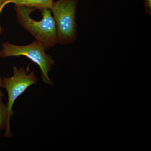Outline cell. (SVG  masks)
<instances>
[{
  "label": "cell",
  "instance_id": "cell-1",
  "mask_svg": "<svg viewBox=\"0 0 151 151\" xmlns=\"http://www.w3.org/2000/svg\"><path fill=\"white\" fill-rule=\"evenodd\" d=\"M14 9L19 24L33 36L36 40L42 43L46 50L58 44L56 24L50 9H45L41 11L42 19L37 21L30 16L32 12L36 10L35 9L15 5Z\"/></svg>",
  "mask_w": 151,
  "mask_h": 151
},
{
  "label": "cell",
  "instance_id": "cell-2",
  "mask_svg": "<svg viewBox=\"0 0 151 151\" xmlns=\"http://www.w3.org/2000/svg\"><path fill=\"white\" fill-rule=\"evenodd\" d=\"M79 0H58L51 9L56 24L58 43L69 45L77 39L76 8Z\"/></svg>",
  "mask_w": 151,
  "mask_h": 151
},
{
  "label": "cell",
  "instance_id": "cell-3",
  "mask_svg": "<svg viewBox=\"0 0 151 151\" xmlns=\"http://www.w3.org/2000/svg\"><path fill=\"white\" fill-rule=\"evenodd\" d=\"M0 57L6 58L11 56H24L38 65L41 70V77L43 83L53 86L48 74L55 64L52 57L46 54L45 47L42 43L35 40L26 45H16L5 42L1 44Z\"/></svg>",
  "mask_w": 151,
  "mask_h": 151
},
{
  "label": "cell",
  "instance_id": "cell-4",
  "mask_svg": "<svg viewBox=\"0 0 151 151\" xmlns=\"http://www.w3.org/2000/svg\"><path fill=\"white\" fill-rule=\"evenodd\" d=\"M38 83V78L35 72H29V65L26 69L23 66H14L13 75L2 78L1 88L5 89L7 93L8 100L7 106L11 118L14 113L13 107L17 99L29 86Z\"/></svg>",
  "mask_w": 151,
  "mask_h": 151
},
{
  "label": "cell",
  "instance_id": "cell-5",
  "mask_svg": "<svg viewBox=\"0 0 151 151\" xmlns=\"http://www.w3.org/2000/svg\"><path fill=\"white\" fill-rule=\"evenodd\" d=\"M5 6L10 3L17 5L24 6L38 9L40 11L43 9L51 10L53 0H3Z\"/></svg>",
  "mask_w": 151,
  "mask_h": 151
},
{
  "label": "cell",
  "instance_id": "cell-6",
  "mask_svg": "<svg viewBox=\"0 0 151 151\" xmlns=\"http://www.w3.org/2000/svg\"><path fill=\"white\" fill-rule=\"evenodd\" d=\"M3 93H0V130L5 131L4 137L11 138L12 133L10 128L11 117L9 114L7 105L3 102Z\"/></svg>",
  "mask_w": 151,
  "mask_h": 151
},
{
  "label": "cell",
  "instance_id": "cell-7",
  "mask_svg": "<svg viewBox=\"0 0 151 151\" xmlns=\"http://www.w3.org/2000/svg\"><path fill=\"white\" fill-rule=\"evenodd\" d=\"M144 6L145 11L150 15H151V0H144Z\"/></svg>",
  "mask_w": 151,
  "mask_h": 151
},
{
  "label": "cell",
  "instance_id": "cell-8",
  "mask_svg": "<svg viewBox=\"0 0 151 151\" xmlns=\"http://www.w3.org/2000/svg\"><path fill=\"white\" fill-rule=\"evenodd\" d=\"M4 4V1L3 0H0V14H1V12L2 11L3 9L4 8L5 6ZM3 32V28L1 27L0 26V34L1 33ZM2 84V78L0 77V93H2L1 90V86Z\"/></svg>",
  "mask_w": 151,
  "mask_h": 151
},
{
  "label": "cell",
  "instance_id": "cell-9",
  "mask_svg": "<svg viewBox=\"0 0 151 151\" xmlns=\"http://www.w3.org/2000/svg\"><path fill=\"white\" fill-rule=\"evenodd\" d=\"M0 131H1V130H0ZM1 137V132H0V137Z\"/></svg>",
  "mask_w": 151,
  "mask_h": 151
}]
</instances>
